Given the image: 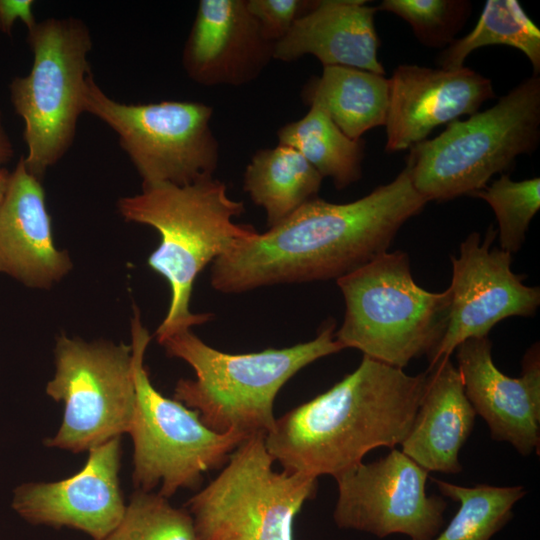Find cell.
<instances>
[{"instance_id":"1","label":"cell","mask_w":540,"mask_h":540,"mask_svg":"<svg viewBox=\"0 0 540 540\" xmlns=\"http://www.w3.org/2000/svg\"><path fill=\"white\" fill-rule=\"evenodd\" d=\"M427 203L415 191L406 167L388 184L353 202L316 197L216 259L211 285L234 294L337 280L387 252L400 228Z\"/></svg>"},{"instance_id":"2","label":"cell","mask_w":540,"mask_h":540,"mask_svg":"<svg viewBox=\"0 0 540 540\" xmlns=\"http://www.w3.org/2000/svg\"><path fill=\"white\" fill-rule=\"evenodd\" d=\"M427 370L409 375L363 355L359 366L324 393L276 419L265 446L283 470L335 479L379 447L408 435Z\"/></svg>"},{"instance_id":"3","label":"cell","mask_w":540,"mask_h":540,"mask_svg":"<svg viewBox=\"0 0 540 540\" xmlns=\"http://www.w3.org/2000/svg\"><path fill=\"white\" fill-rule=\"evenodd\" d=\"M117 210L124 220L148 225L160 235L147 264L167 280L171 298L155 332L157 341L212 319V314L190 310L194 281L206 265L257 233L234 221L244 212L243 202L230 198L226 185L211 176L183 186L142 187L141 193L120 198Z\"/></svg>"},{"instance_id":"4","label":"cell","mask_w":540,"mask_h":540,"mask_svg":"<svg viewBox=\"0 0 540 540\" xmlns=\"http://www.w3.org/2000/svg\"><path fill=\"white\" fill-rule=\"evenodd\" d=\"M334 329L335 322L327 320L311 341L242 354L217 350L192 329L160 344L168 356L184 360L195 373V378L176 383L174 399L197 411L201 421L215 432L236 431L250 436L273 429L274 400L290 378L314 361L343 349Z\"/></svg>"},{"instance_id":"5","label":"cell","mask_w":540,"mask_h":540,"mask_svg":"<svg viewBox=\"0 0 540 540\" xmlns=\"http://www.w3.org/2000/svg\"><path fill=\"white\" fill-rule=\"evenodd\" d=\"M539 141L540 77L533 74L492 107L411 147L405 167L427 202L448 201L482 190L518 156L532 154Z\"/></svg>"},{"instance_id":"6","label":"cell","mask_w":540,"mask_h":540,"mask_svg":"<svg viewBox=\"0 0 540 540\" xmlns=\"http://www.w3.org/2000/svg\"><path fill=\"white\" fill-rule=\"evenodd\" d=\"M336 282L345 314L334 336L343 349L400 369L435 352L446 331L451 292L421 288L407 253L384 252Z\"/></svg>"},{"instance_id":"7","label":"cell","mask_w":540,"mask_h":540,"mask_svg":"<svg viewBox=\"0 0 540 540\" xmlns=\"http://www.w3.org/2000/svg\"><path fill=\"white\" fill-rule=\"evenodd\" d=\"M150 339L134 307L130 345L136 401L128 432L134 446L132 479L136 490L151 492L160 485L158 493L168 499L179 489L199 487L203 473L224 466L249 436L215 432L197 411L162 395L144 366Z\"/></svg>"},{"instance_id":"8","label":"cell","mask_w":540,"mask_h":540,"mask_svg":"<svg viewBox=\"0 0 540 540\" xmlns=\"http://www.w3.org/2000/svg\"><path fill=\"white\" fill-rule=\"evenodd\" d=\"M27 43L32 67L28 75L12 80L10 99L24 121L25 166L42 180L74 142L86 79L92 73V38L81 19L48 18L28 30Z\"/></svg>"},{"instance_id":"9","label":"cell","mask_w":540,"mask_h":540,"mask_svg":"<svg viewBox=\"0 0 540 540\" xmlns=\"http://www.w3.org/2000/svg\"><path fill=\"white\" fill-rule=\"evenodd\" d=\"M265 433L246 438L186 503L197 540H294L293 524L317 478L273 470Z\"/></svg>"},{"instance_id":"10","label":"cell","mask_w":540,"mask_h":540,"mask_svg":"<svg viewBox=\"0 0 540 540\" xmlns=\"http://www.w3.org/2000/svg\"><path fill=\"white\" fill-rule=\"evenodd\" d=\"M84 112L110 127L142 179V187L188 185L213 176L219 144L211 130L213 108L196 101L125 104L87 77Z\"/></svg>"},{"instance_id":"11","label":"cell","mask_w":540,"mask_h":540,"mask_svg":"<svg viewBox=\"0 0 540 540\" xmlns=\"http://www.w3.org/2000/svg\"><path fill=\"white\" fill-rule=\"evenodd\" d=\"M46 393L64 404L62 423L43 443L73 453L128 433L136 401L131 345L61 334Z\"/></svg>"},{"instance_id":"12","label":"cell","mask_w":540,"mask_h":540,"mask_svg":"<svg viewBox=\"0 0 540 540\" xmlns=\"http://www.w3.org/2000/svg\"><path fill=\"white\" fill-rule=\"evenodd\" d=\"M428 475L396 448L377 461L360 463L335 479L334 523L378 538L399 534L432 540L444 526L447 502L426 493Z\"/></svg>"},{"instance_id":"13","label":"cell","mask_w":540,"mask_h":540,"mask_svg":"<svg viewBox=\"0 0 540 540\" xmlns=\"http://www.w3.org/2000/svg\"><path fill=\"white\" fill-rule=\"evenodd\" d=\"M497 236L492 225L482 240L472 232L451 257V302L445 334L428 359L433 366L449 358L458 345L471 338L488 337L500 321L534 315L540 304L539 287L527 286L511 269L512 257L492 248Z\"/></svg>"},{"instance_id":"14","label":"cell","mask_w":540,"mask_h":540,"mask_svg":"<svg viewBox=\"0 0 540 540\" xmlns=\"http://www.w3.org/2000/svg\"><path fill=\"white\" fill-rule=\"evenodd\" d=\"M83 468L54 482H26L13 491L11 506L34 525L73 528L98 540L121 521L126 503L120 488L121 437L91 448Z\"/></svg>"},{"instance_id":"15","label":"cell","mask_w":540,"mask_h":540,"mask_svg":"<svg viewBox=\"0 0 540 540\" xmlns=\"http://www.w3.org/2000/svg\"><path fill=\"white\" fill-rule=\"evenodd\" d=\"M458 370L465 394L486 422L493 440L511 444L529 456L540 444V356L534 344L522 361V374L502 373L492 359L488 337L471 338L457 346Z\"/></svg>"},{"instance_id":"16","label":"cell","mask_w":540,"mask_h":540,"mask_svg":"<svg viewBox=\"0 0 540 540\" xmlns=\"http://www.w3.org/2000/svg\"><path fill=\"white\" fill-rule=\"evenodd\" d=\"M494 97L491 80L468 67L399 65L389 78L385 151L410 149L436 127L473 115Z\"/></svg>"},{"instance_id":"17","label":"cell","mask_w":540,"mask_h":540,"mask_svg":"<svg viewBox=\"0 0 540 540\" xmlns=\"http://www.w3.org/2000/svg\"><path fill=\"white\" fill-rule=\"evenodd\" d=\"M246 0H201L182 52L188 77L203 86H242L273 59Z\"/></svg>"},{"instance_id":"18","label":"cell","mask_w":540,"mask_h":540,"mask_svg":"<svg viewBox=\"0 0 540 540\" xmlns=\"http://www.w3.org/2000/svg\"><path fill=\"white\" fill-rule=\"evenodd\" d=\"M71 268L67 251L55 245L41 180L27 170L22 155L0 203V273L46 289Z\"/></svg>"},{"instance_id":"19","label":"cell","mask_w":540,"mask_h":540,"mask_svg":"<svg viewBox=\"0 0 540 540\" xmlns=\"http://www.w3.org/2000/svg\"><path fill=\"white\" fill-rule=\"evenodd\" d=\"M377 6L364 0H317L274 44L273 59L313 55L323 67L345 66L385 75L378 59Z\"/></svg>"},{"instance_id":"20","label":"cell","mask_w":540,"mask_h":540,"mask_svg":"<svg viewBox=\"0 0 540 540\" xmlns=\"http://www.w3.org/2000/svg\"><path fill=\"white\" fill-rule=\"evenodd\" d=\"M476 412L450 357L427 369L425 389L402 452L428 472L462 471L459 453L470 436Z\"/></svg>"},{"instance_id":"21","label":"cell","mask_w":540,"mask_h":540,"mask_svg":"<svg viewBox=\"0 0 540 540\" xmlns=\"http://www.w3.org/2000/svg\"><path fill=\"white\" fill-rule=\"evenodd\" d=\"M302 101L319 103L349 138L361 139L372 128L385 126L389 106V78L345 66L323 67L303 86Z\"/></svg>"},{"instance_id":"22","label":"cell","mask_w":540,"mask_h":540,"mask_svg":"<svg viewBox=\"0 0 540 540\" xmlns=\"http://www.w3.org/2000/svg\"><path fill=\"white\" fill-rule=\"evenodd\" d=\"M323 177L294 148L278 144L255 152L244 172L243 188L264 209L268 228L318 197Z\"/></svg>"},{"instance_id":"23","label":"cell","mask_w":540,"mask_h":540,"mask_svg":"<svg viewBox=\"0 0 540 540\" xmlns=\"http://www.w3.org/2000/svg\"><path fill=\"white\" fill-rule=\"evenodd\" d=\"M299 120L277 131L278 144L297 150L324 178L341 190L362 177L364 141L346 136L319 103Z\"/></svg>"},{"instance_id":"24","label":"cell","mask_w":540,"mask_h":540,"mask_svg":"<svg viewBox=\"0 0 540 540\" xmlns=\"http://www.w3.org/2000/svg\"><path fill=\"white\" fill-rule=\"evenodd\" d=\"M490 45H506L520 50L540 71V30L516 0H488L475 27L455 39L438 56L440 68L459 69L474 50Z\"/></svg>"},{"instance_id":"25","label":"cell","mask_w":540,"mask_h":540,"mask_svg":"<svg viewBox=\"0 0 540 540\" xmlns=\"http://www.w3.org/2000/svg\"><path fill=\"white\" fill-rule=\"evenodd\" d=\"M438 490L459 504L445 528L432 540H491L513 517V507L525 496L523 486L471 487L431 478Z\"/></svg>"},{"instance_id":"26","label":"cell","mask_w":540,"mask_h":540,"mask_svg":"<svg viewBox=\"0 0 540 540\" xmlns=\"http://www.w3.org/2000/svg\"><path fill=\"white\" fill-rule=\"evenodd\" d=\"M98 540H197L187 509L173 507L159 493L136 490L119 524Z\"/></svg>"},{"instance_id":"27","label":"cell","mask_w":540,"mask_h":540,"mask_svg":"<svg viewBox=\"0 0 540 540\" xmlns=\"http://www.w3.org/2000/svg\"><path fill=\"white\" fill-rule=\"evenodd\" d=\"M472 196L485 200L493 209L498 222L500 248L510 254L516 253L540 208V178L514 181L503 173Z\"/></svg>"},{"instance_id":"28","label":"cell","mask_w":540,"mask_h":540,"mask_svg":"<svg viewBox=\"0 0 540 540\" xmlns=\"http://www.w3.org/2000/svg\"><path fill=\"white\" fill-rule=\"evenodd\" d=\"M466 0H384L378 11L393 13L405 20L425 46H449L471 13Z\"/></svg>"},{"instance_id":"29","label":"cell","mask_w":540,"mask_h":540,"mask_svg":"<svg viewBox=\"0 0 540 540\" xmlns=\"http://www.w3.org/2000/svg\"><path fill=\"white\" fill-rule=\"evenodd\" d=\"M317 0H246L249 12L256 19L262 35L275 44L294 23L310 11Z\"/></svg>"},{"instance_id":"30","label":"cell","mask_w":540,"mask_h":540,"mask_svg":"<svg viewBox=\"0 0 540 540\" xmlns=\"http://www.w3.org/2000/svg\"><path fill=\"white\" fill-rule=\"evenodd\" d=\"M32 0H0V31L11 36L16 20H21L28 30L32 29L35 20Z\"/></svg>"},{"instance_id":"31","label":"cell","mask_w":540,"mask_h":540,"mask_svg":"<svg viewBox=\"0 0 540 540\" xmlns=\"http://www.w3.org/2000/svg\"><path fill=\"white\" fill-rule=\"evenodd\" d=\"M14 156L12 142L4 128L0 112V167L6 164Z\"/></svg>"},{"instance_id":"32","label":"cell","mask_w":540,"mask_h":540,"mask_svg":"<svg viewBox=\"0 0 540 540\" xmlns=\"http://www.w3.org/2000/svg\"><path fill=\"white\" fill-rule=\"evenodd\" d=\"M10 175H11V172H9L3 166L0 167V203L2 202L4 195L6 193L9 180H10Z\"/></svg>"}]
</instances>
